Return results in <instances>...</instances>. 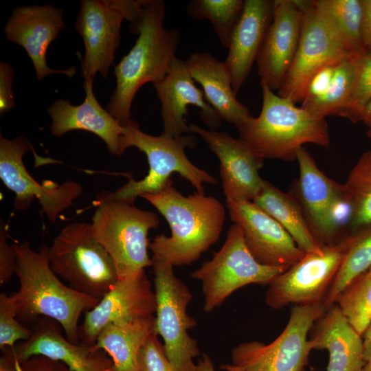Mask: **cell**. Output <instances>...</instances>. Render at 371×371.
<instances>
[{"label": "cell", "mask_w": 371, "mask_h": 371, "mask_svg": "<svg viewBox=\"0 0 371 371\" xmlns=\"http://www.w3.org/2000/svg\"><path fill=\"white\" fill-rule=\"evenodd\" d=\"M13 246L19 287L10 295L18 319L31 328L41 317L53 319L60 324L69 341L78 344L79 319L100 300L78 292L60 280L51 269L48 246L43 245L38 251L32 249L27 241Z\"/></svg>", "instance_id": "cell-1"}, {"label": "cell", "mask_w": 371, "mask_h": 371, "mask_svg": "<svg viewBox=\"0 0 371 371\" xmlns=\"http://www.w3.org/2000/svg\"><path fill=\"white\" fill-rule=\"evenodd\" d=\"M141 197L164 216L171 230L170 236L157 235L150 243L152 258L173 266L191 265L218 240L225 212L216 199L198 192L186 196L171 180L160 191Z\"/></svg>", "instance_id": "cell-2"}, {"label": "cell", "mask_w": 371, "mask_h": 371, "mask_svg": "<svg viewBox=\"0 0 371 371\" xmlns=\"http://www.w3.org/2000/svg\"><path fill=\"white\" fill-rule=\"evenodd\" d=\"M165 14L164 1L148 0L135 45L114 66L116 86L106 110L122 126L132 120L131 104L139 88L147 82L161 81L176 58L179 32L164 27Z\"/></svg>", "instance_id": "cell-3"}, {"label": "cell", "mask_w": 371, "mask_h": 371, "mask_svg": "<svg viewBox=\"0 0 371 371\" xmlns=\"http://www.w3.org/2000/svg\"><path fill=\"white\" fill-rule=\"evenodd\" d=\"M262 104L257 117L249 115L237 126L239 139L258 158L293 161L306 144L328 146L329 128L320 118L298 107L289 98L260 83Z\"/></svg>", "instance_id": "cell-4"}, {"label": "cell", "mask_w": 371, "mask_h": 371, "mask_svg": "<svg viewBox=\"0 0 371 371\" xmlns=\"http://www.w3.org/2000/svg\"><path fill=\"white\" fill-rule=\"evenodd\" d=\"M122 145L126 150L135 147L147 158L149 170L142 179L129 178L127 183L115 192L104 191L96 200H115L134 204L137 196L155 193L163 189L170 179V175L178 173L188 180L196 190L205 194L203 184H216L215 177L193 164L186 155V148L196 145V138L190 134L172 137L163 133L158 136L148 135L139 128V124L131 120L123 126Z\"/></svg>", "instance_id": "cell-5"}, {"label": "cell", "mask_w": 371, "mask_h": 371, "mask_svg": "<svg viewBox=\"0 0 371 371\" xmlns=\"http://www.w3.org/2000/svg\"><path fill=\"white\" fill-rule=\"evenodd\" d=\"M95 203L92 233L112 258L118 280L132 277L151 266L148 236L150 229L159 225L157 214L120 201Z\"/></svg>", "instance_id": "cell-6"}, {"label": "cell", "mask_w": 371, "mask_h": 371, "mask_svg": "<svg viewBox=\"0 0 371 371\" xmlns=\"http://www.w3.org/2000/svg\"><path fill=\"white\" fill-rule=\"evenodd\" d=\"M49 259L52 271L69 286L98 300L118 280L112 258L87 222L65 226L49 247Z\"/></svg>", "instance_id": "cell-7"}, {"label": "cell", "mask_w": 371, "mask_h": 371, "mask_svg": "<svg viewBox=\"0 0 371 371\" xmlns=\"http://www.w3.org/2000/svg\"><path fill=\"white\" fill-rule=\"evenodd\" d=\"M299 177L293 195L300 204L317 242L339 244L348 236L352 206L344 183L326 176L304 148L296 152Z\"/></svg>", "instance_id": "cell-8"}, {"label": "cell", "mask_w": 371, "mask_h": 371, "mask_svg": "<svg viewBox=\"0 0 371 371\" xmlns=\"http://www.w3.org/2000/svg\"><path fill=\"white\" fill-rule=\"evenodd\" d=\"M287 269L259 263L247 247L243 229L234 223L221 249L191 276L201 282L203 310L208 313L238 289L251 284L269 285Z\"/></svg>", "instance_id": "cell-9"}, {"label": "cell", "mask_w": 371, "mask_h": 371, "mask_svg": "<svg viewBox=\"0 0 371 371\" xmlns=\"http://www.w3.org/2000/svg\"><path fill=\"white\" fill-rule=\"evenodd\" d=\"M151 261L157 304L155 332L161 337L166 354L177 371H196L194 359L200 350L188 332L197 324L187 312L192 294L175 275L173 265L159 258Z\"/></svg>", "instance_id": "cell-10"}, {"label": "cell", "mask_w": 371, "mask_h": 371, "mask_svg": "<svg viewBox=\"0 0 371 371\" xmlns=\"http://www.w3.org/2000/svg\"><path fill=\"white\" fill-rule=\"evenodd\" d=\"M326 308L323 303L294 305L282 332L271 343H241L232 350V362L243 371H306L312 348L308 333Z\"/></svg>", "instance_id": "cell-11"}, {"label": "cell", "mask_w": 371, "mask_h": 371, "mask_svg": "<svg viewBox=\"0 0 371 371\" xmlns=\"http://www.w3.org/2000/svg\"><path fill=\"white\" fill-rule=\"evenodd\" d=\"M31 149L30 142L24 135L10 139L1 135L0 178L15 194V209H27L36 198L42 212L54 223L80 196L82 187L72 180H67L61 184L50 180L45 181L43 184L37 182L28 172L23 161L24 155Z\"/></svg>", "instance_id": "cell-12"}, {"label": "cell", "mask_w": 371, "mask_h": 371, "mask_svg": "<svg viewBox=\"0 0 371 371\" xmlns=\"http://www.w3.org/2000/svg\"><path fill=\"white\" fill-rule=\"evenodd\" d=\"M349 236L339 244L324 246L321 254L306 253L277 276L265 295L267 306L280 309L289 304L323 303L339 269Z\"/></svg>", "instance_id": "cell-13"}, {"label": "cell", "mask_w": 371, "mask_h": 371, "mask_svg": "<svg viewBox=\"0 0 371 371\" xmlns=\"http://www.w3.org/2000/svg\"><path fill=\"white\" fill-rule=\"evenodd\" d=\"M303 10V24L293 61L278 90V95L295 104L303 101L309 82L321 69L352 57L335 41L313 5L312 1L298 0Z\"/></svg>", "instance_id": "cell-14"}, {"label": "cell", "mask_w": 371, "mask_h": 371, "mask_svg": "<svg viewBox=\"0 0 371 371\" xmlns=\"http://www.w3.org/2000/svg\"><path fill=\"white\" fill-rule=\"evenodd\" d=\"M156 308L155 291L145 270L118 280L93 308L85 313L78 328L79 340L93 345L107 325L131 323L153 316Z\"/></svg>", "instance_id": "cell-15"}, {"label": "cell", "mask_w": 371, "mask_h": 371, "mask_svg": "<svg viewBox=\"0 0 371 371\" xmlns=\"http://www.w3.org/2000/svg\"><path fill=\"white\" fill-rule=\"evenodd\" d=\"M124 19V14L111 0L80 1L74 26L85 45V56L81 61L85 81L93 82L97 73L104 78L109 76L120 44V29Z\"/></svg>", "instance_id": "cell-16"}, {"label": "cell", "mask_w": 371, "mask_h": 371, "mask_svg": "<svg viewBox=\"0 0 371 371\" xmlns=\"http://www.w3.org/2000/svg\"><path fill=\"white\" fill-rule=\"evenodd\" d=\"M63 16V10L52 4L19 6L13 9L4 26L6 39L26 51L38 80L54 74L71 78L77 72L75 66L58 70L47 64L48 47L65 27Z\"/></svg>", "instance_id": "cell-17"}, {"label": "cell", "mask_w": 371, "mask_h": 371, "mask_svg": "<svg viewBox=\"0 0 371 371\" xmlns=\"http://www.w3.org/2000/svg\"><path fill=\"white\" fill-rule=\"evenodd\" d=\"M226 203L232 221L243 229L247 247L259 263L289 268L305 256L282 226L252 201Z\"/></svg>", "instance_id": "cell-18"}, {"label": "cell", "mask_w": 371, "mask_h": 371, "mask_svg": "<svg viewBox=\"0 0 371 371\" xmlns=\"http://www.w3.org/2000/svg\"><path fill=\"white\" fill-rule=\"evenodd\" d=\"M31 328L27 340L2 351L16 361L43 355L65 363L73 371H112V360L103 350L95 344L69 341L56 320L41 317Z\"/></svg>", "instance_id": "cell-19"}, {"label": "cell", "mask_w": 371, "mask_h": 371, "mask_svg": "<svg viewBox=\"0 0 371 371\" xmlns=\"http://www.w3.org/2000/svg\"><path fill=\"white\" fill-rule=\"evenodd\" d=\"M304 12L298 0L273 1V18L256 58L260 83L282 87L296 54Z\"/></svg>", "instance_id": "cell-20"}, {"label": "cell", "mask_w": 371, "mask_h": 371, "mask_svg": "<svg viewBox=\"0 0 371 371\" xmlns=\"http://www.w3.org/2000/svg\"><path fill=\"white\" fill-rule=\"evenodd\" d=\"M191 133L199 135L220 161V176L226 201H253L264 180L259 175L262 159L239 138L225 132L206 130L189 124Z\"/></svg>", "instance_id": "cell-21"}, {"label": "cell", "mask_w": 371, "mask_h": 371, "mask_svg": "<svg viewBox=\"0 0 371 371\" xmlns=\"http://www.w3.org/2000/svg\"><path fill=\"white\" fill-rule=\"evenodd\" d=\"M153 86L161 104L163 133L166 135L177 137L191 133L184 119L190 105L200 109V116L209 130L216 131L220 127L222 120L206 101L203 90L194 85L183 60L176 57L166 76Z\"/></svg>", "instance_id": "cell-22"}, {"label": "cell", "mask_w": 371, "mask_h": 371, "mask_svg": "<svg viewBox=\"0 0 371 371\" xmlns=\"http://www.w3.org/2000/svg\"><path fill=\"white\" fill-rule=\"evenodd\" d=\"M93 82L85 81V98L80 104L72 105L69 100L58 99L48 107L47 112L52 120L49 131L57 137L71 131L91 132L104 142L111 154L121 156L125 151L124 127L99 104Z\"/></svg>", "instance_id": "cell-23"}, {"label": "cell", "mask_w": 371, "mask_h": 371, "mask_svg": "<svg viewBox=\"0 0 371 371\" xmlns=\"http://www.w3.org/2000/svg\"><path fill=\"white\" fill-rule=\"evenodd\" d=\"M273 1L245 0L233 30L225 61L232 78L234 93L247 80L273 18Z\"/></svg>", "instance_id": "cell-24"}, {"label": "cell", "mask_w": 371, "mask_h": 371, "mask_svg": "<svg viewBox=\"0 0 371 371\" xmlns=\"http://www.w3.org/2000/svg\"><path fill=\"white\" fill-rule=\"evenodd\" d=\"M312 350H326V371H363L364 341L333 304L313 324L308 333Z\"/></svg>", "instance_id": "cell-25"}, {"label": "cell", "mask_w": 371, "mask_h": 371, "mask_svg": "<svg viewBox=\"0 0 371 371\" xmlns=\"http://www.w3.org/2000/svg\"><path fill=\"white\" fill-rule=\"evenodd\" d=\"M185 62L194 82L201 85L206 101L222 120L237 127L251 115L236 98L232 75L225 62L209 52L193 53Z\"/></svg>", "instance_id": "cell-26"}, {"label": "cell", "mask_w": 371, "mask_h": 371, "mask_svg": "<svg viewBox=\"0 0 371 371\" xmlns=\"http://www.w3.org/2000/svg\"><path fill=\"white\" fill-rule=\"evenodd\" d=\"M252 201L280 223L304 252H323L324 247L315 238L293 194L285 193L264 180L261 189Z\"/></svg>", "instance_id": "cell-27"}, {"label": "cell", "mask_w": 371, "mask_h": 371, "mask_svg": "<svg viewBox=\"0 0 371 371\" xmlns=\"http://www.w3.org/2000/svg\"><path fill=\"white\" fill-rule=\"evenodd\" d=\"M155 327L154 316L131 323L110 324L100 331L95 345L111 359L112 371H138L139 351Z\"/></svg>", "instance_id": "cell-28"}, {"label": "cell", "mask_w": 371, "mask_h": 371, "mask_svg": "<svg viewBox=\"0 0 371 371\" xmlns=\"http://www.w3.org/2000/svg\"><path fill=\"white\" fill-rule=\"evenodd\" d=\"M312 3L344 50L352 56L366 53L360 36V0H313Z\"/></svg>", "instance_id": "cell-29"}, {"label": "cell", "mask_w": 371, "mask_h": 371, "mask_svg": "<svg viewBox=\"0 0 371 371\" xmlns=\"http://www.w3.org/2000/svg\"><path fill=\"white\" fill-rule=\"evenodd\" d=\"M362 55L340 63L326 91L320 96L302 103L301 106L320 118L325 119L328 115L344 117L355 88Z\"/></svg>", "instance_id": "cell-30"}, {"label": "cell", "mask_w": 371, "mask_h": 371, "mask_svg": "<svg viewBox=\"0 0 371 371\" xmlns=\"http://www.w3.org/2000/svg\"><path fill=\"white\" fill-rule=\"evenodd\" d=\"M352 206L348 236L371 225V150L363 153L344 183Z\"/></svg>", "instance_id": "cell-31"}, {"label": "cell", "mask_w": 371, "mask_h": 371, "mask_svg": "<svg viewBox=\"0 0 371 371\" xmlns=\"http://www.w3.org/2000/svg\"><path fill=\"white\" fill-rule=\"evenodd\" d=\"M371 267V225L349 236L348 246L333 282L323 302L327 309L342 290Z\"/></svg>", "instance_id": "cell-32"}, {"label": "cell", "mask_w": 371, "mask_h": 371, "mask_svg": "<svg viewBox=\"0 0 371 371\" xmlns=\"http://www.w3.org/2000/svg\"><path fill=\"white\" fill-rule=\"evenodd\" d=\"M243 4L242 0H192L186 12L194 20H209L219 41L228 49Z\"/></svg>", "instance_id": "cell-33"}, {"label": "cell", "mask_w": 371, "mask_h": 371, "mask_svg": "<svg viewBox=\"0 0 371 371\" xmlns=\"http://www.w3.org/2000/svg\"><path fill=\"white\" fill-rule=\"evenodd\" d=\"M336 304L356 332L363 336L371 324V279L364 273L339 294Z\"/></svg>", "instance_id": "cell-34"}, {"label": "cell", "mask_w": 371, "mask_h": 371, "mask_svg": "<svg viewBox=\"0 0 371 371\" xmlns=\"http://www.w3.org/2000/svg\"><path fill=\"white\" fill-rule=\"evenodd\" d=\"M32 329L23 324L17 318L16 308L10 295H0V348L14 347L19 341L27 340Z\"/></svg>", "instance_id": "cell-35"}, {"label": "cell", "mask_w": 371, "mask_h": 371, "mask_svg": "<svg viewBox=\"0 0 371 371\" xmlns=\"http://www.w3.org/2000/svg\"><path fill=\"white\" fill-rule=\"evenodd\" d=\"M371 100V53L361 58L355 88L344 117L352 123L360 122L361 113Z\"/></svg>", "instance_id": "cell-36"}, {"label": "cell", "mask_w": 371, "mask_h": 371, "mask_svg": "<svg viewBox=\"0 0 371 371\" xmlns=\"http://www.w3.org/2000/svg\"><path fill=\"white\" fill-rule=\"evenodd\" d=\"M137 369L138 371H177L155 332L149 336L139 351Z\"/></svg>", "instance_id": "cell-37"}, {"label": "cell", "mask_w": 371, "mask_h": 371, "mask_svg": "<svg viewBox=\"0 0 371 371\" xmlns=\"http://www.w3.org/2000/svg\"><path fill=\"white\" fill-rule=\"evenodd\" d=\"M8 225L1 220L0 223V284L8 282L15 273L16 254L13 245L8 242Z\"/></svg>", "instance_id": "cell-38"}, {"label": "cell", "mask_w": 371, "mask_h": 371, "mask_svg": "<svg viewBox=\"0 0 371 371\" xmlns=\"http://www.w3.org/2000/svg\"><path fill=\"white\" fill-rule=\"evenodd\" d=\"M14 69L8 63L0 62V114L2 115L15 107V96L12 90Z\"/></svg>", "instance_id": "cell-39"}, {"label": "cell", "mask_w": 371, "mask_h": 371, "mask_svg": "<svg viewBox=\"0 0 371 371\" xmlns=\"http://www.w3.org/2000/svg\"><path fill=\"white\" fill-rule=\"evenodd\" d=\"M339 64L326 66L321 69L313 76L302 103L313 100L322 95L326 91L333 78L337 66Z\"/></svg>", "instance_id": "cell-40"}, {"label": "cell", "mask_w": 371, "mask_h": 371, "mask_svg": "<svg viewBox=\"0 0 371 371\" xmlns=\"http://www.w3.org/2000/svg\"><path fill=\"white\" fill-rule=\"evenodd\" d=\"M15 362L17 371H73L65 363L43 355Z\"/></svg>", "instance_id": "cell-41"}, {"label": "cell", "mask_w": 371, "mask_h": 371, "mask_svg": "<svg viewBox=\"0 0 371 371\" xmlns=\"http://www.w3.org/2000/svg\"><path fill=\"white\" fill-rule=\"evenodd\" d=\"M361 16L360 36L366 52L371 53V0H360Z\"/></svg>", "instance_id": "cell-42"}, {"label": "cell", "mask_w": 371, "mask_h": 371, "mask_svg": "<svg viewBox=\"0 0 371 371\" xmlns=\"http://www.w3.org/2000/svg\"><path fill=\"white\" fill-rule=\"evenodd\" d=\"M220 368L225 371H243L233 364H223L220 366ZM196 371H216L212 360L208 355H203L196 364Z\"/></svg>", "instance_id": "cell-43"}, {"label": "cell", "mask_w": 371, "mask_h": 371, "mask_svg": "<svg viewBox=\"0 0 371 371\" xmlns=\"http://www.w3.org/2000/svg\"><path fill=\"white\" fill-rule=\"evenodd\" d=\"M360 122H361L366 127V135L371 139V100L368 102L363 109Z\"/></svg>", "instance_id": "cell-44"}, {"label": "cell", "mask_w": 371, "mask_h": 371, "mask_svg": "<svg viewBox=\"0 0 371 371\" xmlns=\"http://www.w3.org/2000/svg\"><path fill=\"white\" fill-rule=\"evenodd\" d=\"M363 359L365 365L363 371H371V339L364 341Z\"/></svg>", "instance_id": "cell-45"}, {"label": "cell", "mask_w": 371, "mask_h": 371, "mask_svg": "<svg viewBox=\"0 0 371 371\" xmlns=\"http://www.w3.org/2000/svg\"><path fill=\"white\" fill-rule=\"evenodd\" d=\"M363 341L371 339V324L363 336Z\"/></svg>", "instance_id": "cell-46"}, {"label": "cell", "mask_w": 371, "mask_h": 371, "mask_svg": "<svg viewBox=\"0 0 371 371\" xmlns=\"http://www.w3.org/2000/svg\"><path fill=\"white\" fill-rule=\"evenodd\" d=\"M366 273L367 276L371 279V267Z\"/></svg>", "instance_id": "cell-47"}, {"label": "cell", "mask_w": 371, "mask_h": 371, "mask_svg": "<svg viewBox=\"0 0 371 371\" xmlns=\"http://www.w3.org/2000/svg\"><path fill=\"white\" fill-rule=\"evenodd\" d=\"M371 150V149H370Z\"/></svg>", "instance_id": "cell-48"}]
</instances>
